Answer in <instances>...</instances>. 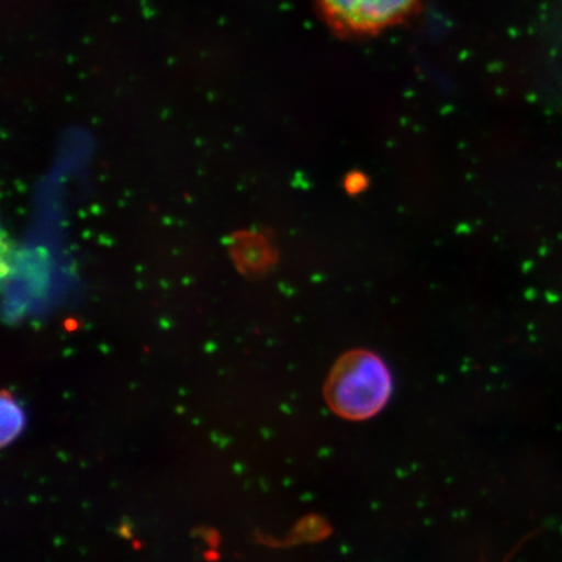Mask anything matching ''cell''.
Masks as SVG:
<instances>
[{
    "label": "cell",
    "mask_w": 562,
    "mask_h": 562,
    "mask_svg": "<svg viewBox=\"0 0 562 562\" xmlns=\"http://www.w3.org/2000/svg\"><path fill=\"white\" fill-rule=\"evenodd\" d=\"M392 381L389 369L374 353L350 351L336 362L325 395L337 416L362 420L375 416L389 402Z\"/></svg>",
    "instance_id": "cell-1"
},
{
    "label": "cell",
    "mask_w": 562,
    "mask_h": 562,
    "mask_svg": "<svg viewBox=\"0 0 562 562\" xmlns=\"http://www.w3.org/2000/svg\"><path fill=\"white\" fill-rule=\"evenodd\" d=\"M422 0H316L323 19L335 32L368 35L409 19Z\"/></svg>",
    "instance_id": "cell-2"
},
{
    "label": "cell",
    "mask_w": 562,
    "mask_h": 562,
    "mask_svg": "<svg viewBox=\"0 0 562 562\" xmlns=\"http://www.w3.org/2000/svg\"><path fill=\"white\" fill-rule=\"evenodd\" d=\"M25 417L23 409L10 393L2 395V447L10 445L23 431Z\"/></svg>",
    "instance_id": "cell-3"
}]
</instances>
